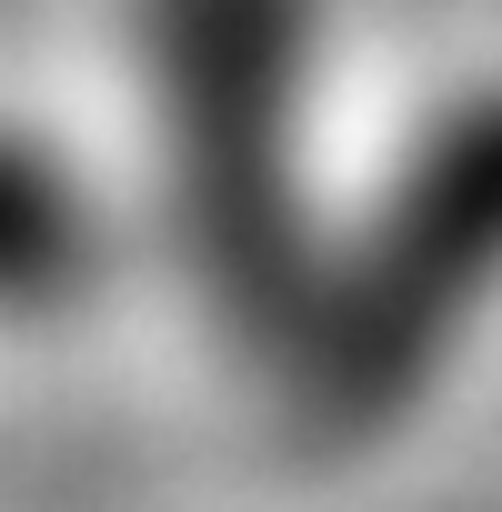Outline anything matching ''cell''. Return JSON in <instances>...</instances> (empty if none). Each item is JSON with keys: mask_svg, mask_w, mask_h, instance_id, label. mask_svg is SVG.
Wrapping results in <instances>:
<instances>
[{"mask_svg": "<svg viewBox=\"0 0 502 512\" xmlns=\"http://www.w3.org/2000/svg\"><path fill=\"white\" fill-rule=\"evenodd\" d=\"M81 272V201L71 181L21 151V141H0V302H41Z\"/></svg>", "mask_w": 502, "mask_h": 512, "instance_id": "obj_2", "label": "cell"}, {"mask_svg": "<svg viewBox=\"0 0 502 512\" xmlns=\"http://www.w3.org/2000/svg\"><path fill=\"white\" fill-rule=\"evenodd\" d=\"M151 51L191 201L231 221V241H262L272 161L292 151L302 0H151Z\"/></svg>", "mask_w": 502, "mask_h": 512, "instance_id": "obj_1", "label": "cell"}]
</instances>
